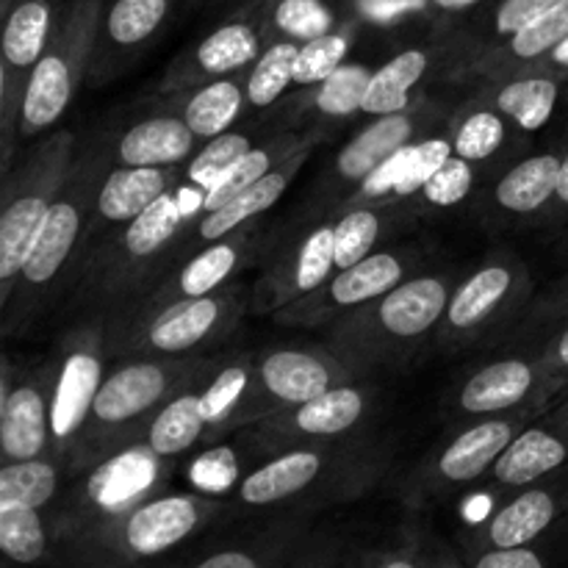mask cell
<instances>
[{"instance_id":"6da1fadb","label":"cell","mask_w":568,"mask_h":568,"mask_svg":"<svg viewBox=\"0 0 568 568\" xmlns=\"http://www.w3.org/2000/svg\"><path fill=\"white\" fill-rule=\"evenodd\" d=\"M203 525V505L192 497H161L133 508L120 525L116 552L131 564L155 560Z\"/></svg>"},{"instance_id":"7a4b0ae2","label":"cell","mask_w":568,"mask_h":568,"mask_svg":"<svg viewBox=\"0 0 568 568\" xmlns=\"http://www.w3.org/2000/svg\"><path fill=\"white\" fill-rule=\"evenodd\" d=\"M159 475L153 449H128L100 466L89 480V499L103 510H120L142 497Z\"/></svg>"},{"instance_id":"3957f363","label":"cell","mask_w":568,"mask_h":568,"mask_svg":"<svg viewBox=\"0 0 568 568\" xmlns=\"http://www.w3.org/2000/svg\"><path fill=\"white\" fill-rule=\"evenodd\" d=\"M164 388L166 377L159 366H125V369L111 375L100 386L92 410L100 422H125L131 416H139L142 410H148L153 403H159Z\"/></svg>"},{"instance_id":"277c9868","label":"cell","mask_w":568,"mask_h":568,"mask_svg":"<svg viewBox=\"0 0 568 568\" xmlns=\"http://www.w3.org/2000/svg\"><path fill=\"white\" fill-rule=\"evenodd\" d=\"M447 305V286L436 277L394 286L381 305V322L394 336H419L442 316Z\"/></svg>"},{"instance_id":"5b68a950","label":"cell","mask_w":568,"mask_h":568,"mask_svg":"<svg viewBox=\"0 0 568 568\" xmlns=\"http://www.w3.org/2000/svg\"><path fill=\"white\" fill-rule=\"evenodd\" d=\"M555 516H558V499L544 488H530L491 516L486 530L488 549L530 547L552 525Z\"/></svg>"},{"instance_id":"8992f818","label":"cell","mask_w":568,"mask_h":568,"mask_svg":"<svg viewBox=\"0 0 568 568\" xmlns=\"http://www.w3.org/2000/svg\"><path fill=\"white\" fill-rule=\"evenodd\" d=\"M194 131L186 120L155 116L139 122L120 142V159L125 166H164L175 164L192 150Z\"/></svg>"},{"instance_id":"52a82bcc","label":"cell","mask_w":568,"mask_h":568,"mask_svg":"<svg viewBox=\"0 0 568 568\" xmlns=\"http://www.w3.org/2000/svg\"><path fill=\"white\" fill-rule=\"evenodd\" d=\"M322 469L320 455L314 453H288L272 464L261 466L239 488L244 505H275L303 494L316 480Z\"/></svg>"},{"instance_id":"ba28073f","label":"cell","mask_w":568,"mask_h":568,"mask_svg":"<svg viewBox=\"0 0 568 568\" xmlns=\"http://www.w3.org/2000/svg\"><path fill=\"white\" fill-rule=\"evenodd\" d=\"M100 392V364L89 353H75L67 358L55 386L53 408H50V430L55 438H67L83 422Z\"/></svg>"},{"instance_id":"9c48e42d","label":"cell","mask_w":568,"mask_h":568,"mask_svg":"<svg viewBox=\"0 0 568 568\" xmlns=\"http://www.w3.org/2000/svg\"><path fill=\"white\" fill-rule=\"evenodd\" d=\"M566 458L568 453L560 438L544 430H527L505 447V453L494 464V477L503 486L521 488L564 466Z\"/></svg>"},{"instance_id":"30bf717a","label":"cell","mask_w":568,"mask_h":568,"mask_svg":"<svg viewBox=\"0 0 568 568\" xmlns=\"http://www.w3.org/2000/svg\"><path fill=\"white\" fill-rule=\"evenodd\" d=\"M50 203L44 197H20L6 209L0 220V277L11 281L17 272L26 270L37 250L39 236L48 222Z\"/></svg>"},{"instance_id":"8fae6325","label":"cell","mask_w":568,"mask_h":568,"mask_svg":"<svg viewBox=\"0 0 568 568\" xmlns=\"http://www.w3.org/2000/svg\"><path fill=\"white\" fill-rule=\"evenodd\" d=\"M510 444V427L505 422H483L449 444L438 460V471L449 483H471L483 475Z\"/></svg>"},{"instance_id":"7c38bea8","label":"cell","mask_w":568,"mask_h":568,"mask_svg":"<svg viewBox=\"0 0 568 568\" xmlns=\"http://www.w3.org/2000/svg\"><path fill=\"white\" fill-rule=\"evenodd\" d=\"M44 403L37 388L6 394L0 408V444L11 460H33L44 447Z\"/></svg>"},{"instance_id":"4fadbf2b","label":"cell","mask_w":568,"mask_h":568,"mask_svg":"<svg viewBox=\"0 0 568 568\" xmlns=\"http://www.w3.org/2000/svg\"><path fill=\"white\" fill-rule=\"evenodd\" d=\"M72 94V78L67 59L59 53H48L33 64L31 81H28L26 100H22V122L28 131L48 128L64 114Z\"/></svg>"},{"instance_id":"5bb4252c","label":"cell","mask_w":568,"mask_h":568,"mask_svg":"<svg viewBox=\"0 0 568 568\" xmlns=\"http://www.w3.org/2000/svg\"><path fill=\"white\" fill-rule=\"evenodd\" d=\"M164 194L159 166H125L105 178L100 189V214L111 222H133Z\"/></svg>"},{"instance_id":"9a60e30c","label":"cell","mask_w":568,"mask_h":568,"mask_svg":"<svg viewBox=\"0 0 568 568\" xmlns=\"http://www.w3.org/2000/svg\"><path fill=\"white\" fill-rule=\"evenodd\" d=\"M410 136V120H405L403 114H388L383 120H377L375 125H369L366 131H361L347 148L338 155V172L349 181H364L369 172H375L377 166L386 159H392L397 150L405 148Z\"/></svg>"},{"instance_id":"2e32d148","label":"cell","mask_w":568,"mask_h":568,"mask_svg":"<svg viewBox=\"0 0 568 568\" xmlns=\"http://www.w3.org/2000/svg\"><path fill=\"white\" fill-rule=\"evenodd\" d=\"M261 381L277 399L297 405L320 397L331 386V375L325 366L314 355L294 353V349L270 355L261 366Z\"/></svg>"},{"instance_id":"e0dca14e","label":"cell","mask_w":568,"mask_h":568,"mask_svg":"<svg viewBox=\"0 0 568 568\" xmlns=\"http://www.w3.org/2000/svg\"><path fill=\"white\" fill-rule=\"evenodd\" d=\"M532 386V369L521 361H503V364H491L483 372H477L469 383H466L464 394H460V405L469 414H491V410H503L525 399V394Z\"/></svg>"},{"instance_id":"ac0fdd59","label":"cell","mask_w":568,"mask_h":568,"mask_svg":"<svg viewBox=\"0 0 568 568\" xmlns=\"http://www.w3.org/2000/svg\"><path fill=\"white\" fill-rule=\"evenodd\" d=\"M560 159L555 155H536V159L521 161L519 166L508 172L497 186V200L508 211H536L547 203L552 194H558Z\"/></svg>"},{"instance_id":"d6986e66","label":"cell","mask_w":568,"mask_h":568,"mask_svg":"<svg viewBox=\"0 0 568 568\" xmlns=\"http://www.w3.org/2000/svg\"><path fill=\"white\" fill-rule=\"evenodd\" d=\"M427 53L425 50H405L381 67L372 75L369 92H366L364 111L377 116L399 114L408 105V94L414 83L425 75Z\"/></svg>"},{"instance_id":"ffe728a7","label":"cell","mask_w":568,"mask_h":568,"mask_svg":"<svg viewBox=\"0 0 568 568\" xmlns=\"http://www.w3.org/2000/svg\"><path fill=\"white\" fill-rule=\"evenodd\" d=\"M0 549L9 564L20 568L44 564L50 555V536L42 514L22 505H0Z\"/></svg>"},{"instance_id":"44dd1931","label":"cell","mask_w":568,"mask_h":568,"mask_svg":"<svg viewBox=\"0 0 568 568\" xmlns=\"http://www.w3.org/2000/svg\"><path fill=\"white\" fill-rule=\"evenodd\" d=\"M50 33L48 0H20L11 6L3 28V55L14 67H31L42 59Z\"/></svg>"},{"instance_id":"7402d4cb","label":"cell","mask_w":568,"mask_h":568,"mask_svg":"<svg viewBox=\"0 0 568 568\" xmlns=\"http://www.w3.org/2000/svg\"><path fill=\"white\" fill-rule=\"evenodd\" d=\"M286 183H288L286 172H266L261 181H255L253 186L244 189L242 194H236L231 203H225L222 209L211 211V214L203 220V225H200V236L209 239V242L211 239H222V236H227L233 227H239L242 222H247L250 216L264 214L266 209H272V205L281 200Z\"/></svg>"},{"instance_id":"603a6c76","label":"cell","mask_w":568,"mask_h":568,"mask_svg":"<svg viewBox=\"0 0 568 568\" xmlns=\"http://www.w3.org/2000/svg\"><path fill=\"white\" fill-rule=\"evenodd\" d=\"M78 239V211L70 203H53L50 205L48 222L39 236L37 250H33L31 261L26 264L22 275L28 283H48L61 264L70 255L72 244Z\"/></svg>"},{"instance_id":"cb8c5ba5","label":"cell","mask_w":568,"mask_h":568,"mask_svg":"<svg viewBox=\"0 0 568 568\" xmlns=\"http://www.w3.org/2000/svg\"><path fill=\"white\" fill-rule=\"evenodd\" d=\"M216 316H220L216 300L192 297L189 303L166 311L155 322V327L150 331V342H153L155 349H164V353H181V349L194 347L214 327Z\"/></svg>"},{"instance_id":"d4e9b609","label":"cell","mask_w":568,"mask_h":568,"mask_svg":"<svg viewBox=\"0 0 568 568\" xmlns=\"http://www.w3.org/2000/svg\"><path fill=\"white\" fill-rule=\"evenodd\" d=\"M403 277V266L394 255L381 253L358 261L349 270H342V275L333 281L331 297L338 305H358L366 300L377 297L383 292H392Z\"/></svg>"},{"instance_id":"484cf974","label":"cell","mask_w":568,"mask_h":568,"mask_svg":"<svg viewBox=\"0 0 568 568\" xmlns=\"http://www.w3.org/2000/svg\"><path fill=\"white\" fill-rule=\"evenodd\" d=\"M205 422L209 419L203 414V397L186 394L155 416L153 427H150V449L155 455H164V458L183 453L197 442Z\"/></svg>"},{"instance_id":"4316f807","label":"cell","mask_w":568,"mask_h":568,"mask_svg":"<svg viewBox=\"0 0 568 568\" xmlns=\"http://www.w3.org/2000/svg\"><path fill=\"white\" fill-rule=\"evenodd\" d=\"M364 410V399L355 388H327L320 397L300 405L297 425L311 436H336L353 427Z\"/></svg>"},{"instance_id":"83f0119b","label":"cell","mask_w":568,"mask_h":568,"mask_svg":"<svg viewBox=\"0 0 568 568\" xmlns=\"http://www.w3.org/2000/svg\"><path fill=\"white\" fill-rule=\"evenodd\" d=\"M510 288V272L503 266H488V270L477 272L469 283L458 288V294L449 303V322L455 327H471L480 320H486L499 300L508 294Z\"/></svg>"},{"instance_id":"f1b7e54d","label":"cell","mask_w":568,"mask_h":568,"mask_svg":"<svg viewBox=\"0 0 568 568\" xmlns=\"http://www.w3.org/2000/svg\"><path fill=\"white\" fill-rule=\"evenodd\" d=\"M558 103V83L549 78H525L499 92L497 105L505 114L514 116L525 131H538L547 125Z\"/></svg>"},{"instance_id":"f546056e","label":"cell","mask_w":568,"mask_h":568,"mask_svg":"<svg viewBox=\"0 0 568 568\" xmlns=\"http://www.w3.org/2000/svg\"><path fill=\"white\" fill-rule=\"evenodd\" d=\"M55 471L44 460H20L0 469V505L42 510L55 494Z\"/></svg>"},{"instance_id":"4dcf8cb0","label":"cell","mask_w":568,"mask_h":568,"mask_svg":"<svg viewBox=\"0 0 568 568\" xmlns=\"http://www.w3.org/2000/svg\"><path fill=\"white\" fill-rule=\"evenodd\" d=\"M183 220L181 203L175 194H161L150 209H144L136 220L131 222L125 233L128 253L136 258H148L155 250L164 247L172 236H175L178 225Z\"/></svg>"},{"instance_id":"1f68e13d","label":"cell","mask_w":568,"mask_h":568,"mask_svg":"<svg viewBox=\"0 0 568 568\" xmlns=\"http://www.w3.org/2000/svg\"><path fill=\"white\" fill-rule=\"evenodd\" d=\"M239 109H242V92L236 83L216 81L194 94L192 103L186 105V122L194 136H220L236 120Z\"/></svg>"},{"instance_id":"d6a6232c","label":"cell","mask_w":568,"mask_h":568,"mask_svg":"<svg viewBox=\"0 0 568 568\" xmlns=\"http://www.w3.org/2000/svg\"><path fill=\"white\" fill-rule=\"evenodd\" d=\"M255 53H258V37L253 28L244 22H231L203 39V44L197 48V61L205 72L222 75V72H231L253 61Z\"/></svg>"},{"instance_id":"836d02e7","label":"cell","mask_w":568,"mask_h":568,"mask_svg":"<svg viewBox=\"0 0 568 568\" xmlns=\"http://www.w3.org/2000/svg\"><path fill=\"white\" fill-rule=\"evenodd\" d=\"M300 48L292 42H277L266 50L250 75L247 98L253 105H270L283 94L288 83H294V61Z\"/></svg>"},{"instance_id":"e575fe53","label":"cell","mask_w":568,"mask_h":568,"mask_svg":"<svg viewBox=\"0 0 568 568\" xmlns=\"http://www.w3.org/2000/svg\"><path fill=\"white\" fill-rule=\"evenodd\" d=\"M170 0H116L105 17V31L114 42L136 44L164 22Z\"/></svg>"},{"instance_id":"d590c367","label":"cell","mask_w":568,"mask_h":568,"mask_svg":"<svg viewBox=\"0 0 568 568\" xmlns=\"http://www.w3.org/2000/svg\"><path fill=\"white\" fill-rule=\"evenodd\" d=\"M372 72L358 64H342L327 81H322L316 103L325 114H353L364 109L366 92H369Z\"/></svg>"},{"instance_id":"8d00e7d4","label":"cell","mask_w":568,"mask_h":568,"mask_svg":"<svg viewBox=\"0 0 568 568\" xmlns=\"http://www.w3.org/2000/svg\"><path fill=\"white\" fill-rule=\"evenodd\" d=\"M381 222L372 211H353L333 227V253L338 270H349L358 261L369 258L372 244L377 242Z\"/></svg>"},{"instance_id":"74e56055","label":"cell","mask_w":568,"mask_h":568,"mask_svg":"<svg viewBox=\"0 0 568 568\" xmlns=\"http://www.w3.org/2000/svg\"><path fill=\"white\" fill-rule=\"evenodd\" d=\"M270 164L272 159L266 150H250L247 155H242L231 170L222 172V178L214 183V186L205 189V197H203L205 214L222 209V205L231 203L236 194H242L244 189L253 186L255 181H261V178L270 172Z\"/></svg>"},{"instance_id":"f35d334b","label":"cell","mask_w":568,"mask_h":568,"mask_svg":"<svg viewBox=\"0 0 568 568\" xmlns=\"http://www.w3.org/2000/svg\"><path fill=\"white\" fill-rule=\"evenodd\" d=\"M347 55V39L338 33H325V37L308 39L300 48L297 61H294V83H322L342 67Z\"/></svg>"},{"instance_id":"ab89813d","label":"cell","mask_w":568,"mask_h":568,"mask_svg":"<svg viewBox=\"0 0 568 568\" xmlns=\"http://www.w3.org/2000/svg\"><path fill=\"white\" fill-rule=\"evenodd\" d=\"M233 264H236V250L231 244H214V247L203 250L181 272L183 294L186 297H209L211 288H216L231 275Z\"/></svg>"},{"instance_id":"60d3db41","label":"cell","mask_w":568,"mask_h":568,"mask_svg":"<svg viewBox=\"0 0 568 568\" xmlns=\"http://www.w3.org/2000/svg\"><path fill=\"white\" fill-rule=\"evenodd\" d=\"M250 139L242 136V133H220L214 136V142L192 161L189 166V178L200 186L211 189L222 178V172L231 170L242 155L250 153Z\"/></svg>"},{"instance_id":"b9f144b4","label":"cell","mask_w":568,"mask_h":568,"mask_svg":"<svg viewBox=\"0 0 568 568\" xmlns=\"http://www.w3.org/2000/svg\"><path fill=\"white\" fill-rule=\"evenodd\" d=\"M455 148H449L444 139H427L422 144H408V155H405L403 175H399L394 194H414L427 186L433 175L453 159Z\"/></svg>"},{"instance_id":"7bdbcfd3","label":"cell","mask_w":568,"mask_h":568,"mask_svg":"<svg viewBox=\"0 0 568 568\" xmlns=\"http://www.w3.org/2000/svg\"><path fill=\"white\" fill-rule=\"evenodd\" d=\"M189 480L197 491L220 497V494L231 491L233 483L239 480V460L231 447H216L200 455L189 469Z\"/></svg>"},{"instance_id":"ee69618b","label":"cell","mask_w":568,"mask_h":568,"mask_svg":"<svg viewBox=\"0 0 568 568\" xmlns=\"http://www.w3.org/2000/svg\"><path fill=\"white\" fill-rule=\"evenodd\" d=\"M505 125L497 114L491 111H477L469 120L460 125L458 136H455V153L466 161L488 159L494 150L503 144Z\"/></svg>"},{"instance_id":"f6af8a7d","label":"cell","mask_w":568,"mask_h":568,"mask_svg":"<svg viewBox=\"0 0 568 568\" xmlns=\"http://www.w3.org/2000/svg\"><path fill=\"white\" fill-rule=\"evenodd\" d=\"M336 266V253H333V227H320L305 239L297 261V286L303 292L320 286L327 272Z\"/></svg>"},{"instance_id":"bcb514c9","label":"cell","mask_w":568,"mask_h":568,"mask_svg":"<svg viewBox=\"0 0 568 568\" xmlns=\"http://www.w3.org/2000/svg\"><path fill=\"white\" fill-rule=\"evenodd\" d=\"M277 26L297 39H316L331 33V14L320 0H283L277 9Z\"/></svg>"},{"instance_id":"7dc6e473","label":"cell","mask_w":568,"mask_h":568,"mask_svg":"<svg viewBox=\"0 0 568 568\" xmlns=\"http://www.w3.org/2000/svg\"><path fill=\"white\" fill-rule=\"evenodd\" d=\"M471 189V166L466 159H449L436 175L427 181L425 194L433 205H455L469 194Z\"/></svg>"},{"instance_id":"c3c4849f","label":"cell","mask_w":568,"mask_h":568,"mask_svg":"<svg viewBox=\"0 0 568 568\" xmlns=\"http://www.w3.org/2000/svg\"><path fill=\"white\" fill-rule=\"evenodd\" d=\"M281 547L266 544V547H231L197 560L189 568H281Z\"/></svg>"},{"instance_id":"681fc988","label":"cell","mask_w":568,"mask_h":568,"mask_svg":"<svg viewBox=\"0 0 568 568\" xmlns=\"http://www.w3.org/2000/svg\"><path fill=\"white\" fill-rule=\"evenodd\" d=\"M244 388H247V372L231 366V369L222 372L214 383H211L209 392L203 394V414L209 422H220L222 416H227V410L236 405V399L242 397Z\"/></svg>"},{"instance_id":"f907efd6","label":"cell","mask_w":568,"mask_h":568,"mask_svg":"<svg viewBox=\"0 0 568 568\" xmlns=\"http://www.w3.org/2000/svg\"><path fill=\"white\" fill-rule=\"evenodd\" d=\"M558 3L564 0H503V6L497 9V31L505 37H516Z\"/></svg>"},{"instance_id":"816d5d0a","label":"cell","mask_w":568,"mask_h":568,"mask_svg":"<svg viewBox=\"0 0 568 568\" xmlns=\"http://www.w3.org/2000/svg\"><path fill=\"white\" fill-rule=\"evenodd\" d=\"M471 568H547L541 555L530 547H491L477 555Z\"/></svg>"},{"instance_id":"f5cc1de1","label":"cell","mask_w":568,"mask_h":568,"mask_svg":"<svg viewBox=\"0 0 568 568\" xmlns=\"http://www.w3.org/2000/svg\"><path fill=\"white\" fill-rule=\"evenodd\" d=\"M405 155H408V144L403 150L392 155V159L383 161L375 172L364 178V194L366 197H381V194H388L397 189L399 175H403V164H405Z\"/></svg>"},{"instance_id":"db71d44e","label":"cell","mask_w":568,"mask_h":568,"mask_svg":"<svg viewBox=\"0 0 568 568\" xmlns=\"http://www.w3.org/2000/svg\"><path fill=\"white\" fill-rule=\"evenodd\" d=\"M377 568H422V560L410 552H397L388 555V558L375 560Z\"/></svg>"},{"instance_id":"11a10c76","label":"cell","mask_w":568,"mask_h":568,"mask_svg":"<svg viewBox=\"0 0 568 568\" xmlns=\"http://www.w3.org/2000/svg\"><path fill=\"white\" fill-rule=\"evenodd\" d=\"M281 568H336V566H333L327 558H316L314 555V558H305V560H300V564H292V566L283 564Z\"/></svg>"},{"instance_id":"9f6ffc18","label":"cell","mask_w":568,"mask_h":568,"mask_svg":"<svg viewBox=\"0 0 568 568\" xmlns=\"http://www.w3.org/2000/svg\"><path fill=\"white\" fill-rule=\"evenodd\" d=\"M433 3L444 11H460V9H469V6L480 3V0H433Z\"/></svg>"},{"instance_id":"6f0895ef","label":"cell","mask_w":568,"mask_h":568,"mask_svg":"<svg viewBox=\"0 0 568 568\" xmlns=\"http://www.w3.org/2000/svg\"><path fill=\"white\" fill-rule=\"evenodd\" d=\"M558 197L568 203V155L560 161V175H558Z\"/></svg>"},{"instance_id":"680465c9","label":"cell","mask_w":568,"mask_h":568,"mask_svg":"<svg viewBox=\"0 0 568 568\" xmlns=\"http://www.w3.org/2000/svg\"><path fill=\"white\" fill-rule=\"evenodd\" d=\"M422 568H464V566H460L458 560H449L442 555V558H436V560H422Z\"/></svg>"},{"instance_id":"91938a15","label":"cell","mask_w":568,"mask_h":568,"mask_svg":"<svg viewBox=\"0 0 568 568\" xmlns=\"http://www.w3.org/2000/svg\"><path fill=\"white\" fill-rule=\"evenodd\" d=\"M552 61L560 67H568V39H564V42L552 50Z\"/></svg>"},{"instance_id":"94428289","label":"cell","mask_w":568,"mask_h":568,"mask_svg":"<svg viewBox=\"0 0 568 568\" xmlns=\"http://www.w3.org/2000/svg\"><path fill=\"white\" fill-rule=\"evenodd\" d=\"M558 355H560V361H564V364L568 366V331L564 333V338H560V344H558Z\"/></svg>"},{"instance_id":"6125c7cd","label":"cell","mask_w":568,"mask_h":568,"mask_svg":"<svg viewBox=\"0 0 568 568\" xmlns=\"http://www.w3.org/2000/svg\"><path fill=\"white\" fill-rule=\"evenodd\" d=\"M347 568H377L375 564H364V566H347Z\"/></svg>"}]
</instances>
